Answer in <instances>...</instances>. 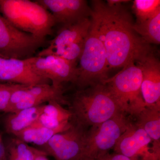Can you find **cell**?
<instances>
[{"mask_svg":"<svg viewBox=\"0 0 160 160\" xmlns=\"http://www.w3.org/2000/svg\"><path fill=\"white\" fill-rule=\"evenodd\" d=\"M26 61L35 73L55 87H63V84L67 82L75 85L77 79L78 65L57 56L35 55Z\"/></svg>","mask_w":160,"mask_h":160,"instance_id":"cell-11","label":"cell"},{"mask_svg":"<svg viewBox=\"0 0 160 160\" xmlns=\"http://www.w3.org/2000/svg\"><path fill=\"white\" fill-rule=\"evenodd\" d=\"M91 19V27L78 66V78L75 84L78 90L103 83L109 78V67L105 46L100 39L96 26Z\"/></svg>","mask_w":160,"mask_h":160,"instance_id":"cell-5","label":"cell"},{"mask_svg":"<svg viewBox=\"0 0 160 160\" xmlns=\"http://www.w3.org/2000/svg\"><path fill=\"white\" fill-rule=\"evenodd\" d=\"M142 69L141 92L146 106H160V63L151 53L136 62Z\"/></svg>","mask_w":160,"mask_h":160,"instance_id":"cell-14","label":"cell"},{"mask_svg":"<svg viewBox=\"0 0 160 160\" xmlns=\"http://www.w3.org/2000/svg\"><path fill=\"white\" fill-rule=\"evenodd\" d=\"M129 2V1H127V0H108L106 2L108 5L112 6V5H120L123 3L128 2Z\"/></svg>","mask_w":160,"mask_h":160,"instance_id":"cell-26","label":"cell"},{"mask_svg":"<svg viewBox=\"0 0 160 160\" xmlns=\"http://www.w3.org/2000/svg\"><path fill=\"white\" fill-rule=\"evenodd\" d=\"M0 160H7L6 147H5L2 137L1 133H0Z\"/></svg>","mask_w":160,"mask_h":160,"instance_id":"cell-25","label":"cell"},{"mask_svg":"<svg viewBox=\"0 0 160 160\" xmlns=\"http://www.w3.org/2000/svg\"><path fill=\"white\" fill-rule=\"evenodd\" d=\"M52 101L62 105H69V100L64 95L63 87H55L50 84L24 85L12 95L6 113L41 106Z\"/></svg>","mask_w":160,"mask_h":160,"instance_id":"cell-10","label":"cell"},{"mask_svg":"<svg viewBox=\"0 0 160 160\" xmlns=\"http://www.w3.org/2000/svg\"><path fill=\"white\" fill-rule=\"evenodd\" d=\"M63 132L42 126H31L15 136V137L27 144L41 147L46 145L55 134Z\"/></svg>","mask_w":160,"mask_h":160,"instance_id":"cell-20","label":"cell"},{"mask_svg":"<svg viewBox=\"0 0 160 160\" xmlns=\"http://www.w3.org/2000/svg\"><path fill=\"white\" fill-rule=\"evenodd\" d=\"M91 17L63 26L55 37L49 41L48 46L36 56H57L78 65L86 37L91 25Z\"/></svg>","mask_w":160,"mask_h":160,"instance_id":"cell-7","label":"cell"},{"mask_svg":"<svg viewBox=\"0 0 160 160\" xmlns=\"http://www.w3.org/2000/svg\"><path fill=\"white\" fill-rule=\"evenodd\" d=\"M0 81L32 86L49 84L50 81L38 76L32 71L26 60L0 57Z\"/></svg>","mask_w":160,"mask_h":160,"instance_id":"cell-15","label":"cell"},{"mask_svg":"<svg viewBox=\"0 0 160 160\" xmlns=\"http://www.w3.org/2000/svg\"><path fill=\"white\" fill-rule=\"evenodd\" d=\"M88 130L73 121L69 128L55 134L40 149L55 160H82Z\"/></svg>","mask_w":160,"mask_h":160,"instance_id":"cell-9","label":"cell"},{"mask_svg":"<svg viewBox=\"0 0 160 160\" xmlns=\"http://www.w3.org/2000/svg\"><path fill=\"white\" fill-rule=\"evenodd\" d=\"M23 86L24 85L0 81V111L6 112L12 95Z\"/></svg>","mask_w":160,"mask_h":160,"instance_id":"cell-23","label":"cell"},{"mask_svg":"<svg viewBox=\"0 0 160 160\" xmlns=\"http://www.w3.org/2000/svg\"><path fill=\"white\" fill-rule=\"evenodd\" d=\"M5 147L7 160H35L42 152L15 137L9 140Z\"/></svg>","mask_w":160,"mask_h":160,"instance_id":"cell-21","label":"cell"},{"mask_svg":"<svg viewBox=\"0 0 160 160\" xmlns=\"http://www.w3.org/2000/svg\"><path fill=\"white\" fill-rule=\"evenodd\" d=\"M45 41L18 29L0 13V57L27 59L34 56Z\"/></svg>","mask_w":160,"mask_h":160,"instance_id":"cell-8","label":"cell"},{"mask_svg":"<svg viewBox=\"0 0 160 160\" xmlns=\"http://www.w3.org/2000/svg\"><path fill=\"white\" fill-rule=\"evenodd\" d=\"M69 101L73 121L86 129L99 125L122 112L103 83L77 90Z\"/></svg>","mask_w":160,"mask_h":160,"instance_id":"cell-2","label":"cell"},{"mask_svg":"<svg viewBox=\"0 0 160 160\" xmlns=\"http://www.w3.org/2000/svg\"><path fill=\"white\" fill-rule=\"evenodd\" d=\"M0 13L21 31L46 39L56 25L53 16L36 1L0 0Z\"/></svg>","mask_w":160,"mask_h":160,"instance_id":"cell-3","label":"cell"},{"mask_svg":"<svg viewBox=\"0 0 160 160\" xmlns=\"http://www.w3.org/2000/svg\"><path fill=\"white\" fill-rule=\"evenodd\" d=\"M122 68L103 83L113 96L121 111L136 119L146 107L141 92L142 69L136 62L129 63Z\"/></svg>","mask_w":160,"mask_h":160,"instance_id":"cell-4","label":"cell"},{"mask_svg":"<svg viewBox=\"0 0 160 160\" xmlns=\"http://www.w3.org/2000/svg\"><path fill=\"white\" fill-rule=\"evenodd\" d=\"M91 18L106 49L109 68H123L152 53L150 45L133 29L132 16L122 4L91 1Z\"/></svg>","mask_w":160,"mask_h":160,"instance_id":"cell-1","label":"cell"},{"mask_svg":"<svg viewBox=\"0 0 160 160\" xmlns=\"http://www.w3.org/2000/svg\"><path fill=\"white\" fill-rule=\"evenodd\" d=\"M152 141L145 130L132 121L113 148L116 153L142 160H160L150 147Z\"/></svg>","mask_w":160,"mask_h":160,"instance_id":"cell-12","label":"cell"},{"mask_svg":"<svg viewBox=\"0 0 160 160\" xmlns=\"http://www.w3.org/2000/svg\"><path fill=\"white\" fill-rule=\"evenodd\" d=\"M94 160H142L138 158L128 157L123 154L113 152L104 155L101 157Z\"/></svg>","mask_w":160,"mask_h":160,"instance_id":"cell-24","label":"cell"},{"mask_svg":"<svg viewBox=\"0 0 160 160\" xmlns=\"http://www.w3.org/2000/svg\"><path fill=\"white\" fill-rule=\"evenodd\" d=\"M133 29L147 44L160 43V9L148 19L134 24Z\"/></svg>","mask_w":160,"mask_h":160,"instance_id":"cell-19","label":"cell"},{"mask_svg":"<svg viewBox=\"0 0 160 160\" xmlns=\"http://www.w3.org/2000/svg\"><path fill=\"white\" fill-rule=\"evenodd\" d=\"M73 122L71 111L56 101H52L44 105L42 113L32 125L64 131L69 128Z\"/></svg>","mask_w":160,"mask_h":160,"instance_id":"cell-16","label":"cell"},{"mask_svg":"<svg viewBox=\"0 0 160 160\" xmlns=\"http://www.w3.org/2000/svg\"><path fill=\"white\" fill-rule=\"evenodd\" d=\"M135 120L152 140L153 151L160 156V106H146Z\"/></svg>","mask_w":160,"mask_h":160,"instance_id":"cell-17","label":"cell"},{"mask_svg":"<svg viewBox=\"0 0 160 160\" xmlns=\"http://www.w3.org/2000/svg\"><path fill=\"white\" fill-rule=\"evenodd\" d=\"M49 11L56 24L71 25L90 18L92 10L85 0H38L36 1Z\"/></svg>","mask_w":160,"mask_h":160,"instance_id":"cell-13","label":"cell"},{"mask_svg":"<svg viewBox=\"0 0 160 160\" xmlns=\"http://www.w3.org/2000/svg\"><path fill=\"white\" fill-rule=\"evenodd\" d=\"M44 105L8 113L4 120V127L6 132L15 136L32 126L42 113Z\"/></svg>","mask_w":160,"mask_h":160,"instance_id":"cell-18","label":"cell"},{"mask_svg":"<svg viewBox=\"0 0 160 160\" xmlns=\"http://www.w3.org/2000/svg\"><path fill=\"white\" fill-rule=\"evenodd\" d=\"M122 112L87 130L82 160H94L109 153L132 122Z\"/></svg>","mask_w":160,"mask_h":160,"instance_id":"cell-6","label":"cell"},{"mask_svg":"<svg viewBox=\"0 0 160 160\" xmlns=\"http://www.w3.org/2000/svg\"><path fill=\"white\" fill-rule=\"evenodd\" d=\"M132 9L137 18L136 22L148 19L160 9V0H135Z\"/></svg>","mask_w":160,"mask_h":160,"instance_id":"cell-22","label":"cell"},{"mask_svg":"<svg viewBox=\"0 0 160 160\" xmlns=\"http://www.w3.org/2000/svg\"><path fill=\"white\" fill-rule=\"evenodd\" d=\"M47 154L45 152L42 151L41 153H39L36 158L35 160H49L47 158Z\"/></svg>","mask_w":160,"mask_h":160,"instance_id":"cell-27","label":"cell"}]
</instances>
